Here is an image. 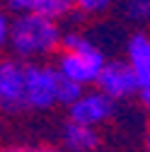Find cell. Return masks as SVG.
<instances>
[{"mask_svg":"<svg viewBox=\"0 0 150 152\" xmlns=\"http://www.w3.org/2000/svg\"><path fill=\"white\" fill-rule=\"evenodd\" d=\"M32 10L46 17H53V20H63L65 15L75 10V0H34Z\"/></svg>","mask_w":150,"mask_h":152,"instance_id":"cell-9","label":"cell"},{"mask_svg":"<svg viewBox=\"0 0 150 152\" xmlns=\"http://www.w3.org/2000/svg\"><path fill=\"white\" fill-rule=\"evenodd\" d=\"M61 140L68 152H95L99 147V133L95 126H85L68 118L61 130Z\"/></svg>","mask_w":150,"mask_h":152,"instance_id":"cell-7","label":"cell"},{"mask_svg":"<svg viewBox=\"0 0 150 152\" xmlns=\"http://www.w3.org/2000/svg\"><path fill=\"white\" fill-rule=\"evenodd\" d=\"M24 68L27 61L17 56H0V109L7 113H20L27 109Z\"/></svg>","mask_w":150,"mask_h":152,"instance_id":"cell-4","label":"cell"},{"mask_svg":"<svg viewBox=\"0 0 150 152\" xmlns=\"http://www.w3.org/2000/svg\"><path fill=\"white\" fill-rule=\"evenodd\" d=\"M61 41H63V29L53 17H46L34 10L12 17L7 48L17 58L22 61L49 58L51 53L61 51Z\"/></svg>","mask_w":150,"mask_h":152,"instance_id":"cell-1","label":"cell"},{"mask_svg":"<svg viewBox=\"0 0 150 152\" xmlns=\"http://www.w3.org/2000/svg\"><path fill=\"white\" fill-rule=\"evenodd\" d=\"M145 145H148V150H150V130H148V135H145Z\"/></svg>","mask_w":150,"mask_h":152,"instance_id":"cell-17","label":"cell"},{"mask_svg":"<svg viewBox=\"0 0 150 152\" xmlns=\"http://www.w3.org/2000/svg\"><path fill=\"white\" fill-rule=\"evenodd\" d=\"M138 102H140L143 109L150 113V92H138Z\"/></svg>","mask_w":150,"mask_h":152,"instance_id":"cell-16","label":"cell"},{"mask_svg":"<svg viewBox=\"0 0 150 152\" xmlns=\"http://www.w3.org/2000/svg\"><path fill=\"white\" fill-rule=\"evenodd\" d=\"M0 3H3V0H0Z\"/></svg>","mask_w":150,"mask_h":152,"instance_id":"cell-18","label":"cell"},{"mask_svg":"<svg viewBox=\"0 0 150 152\" xmlns=\"http://www.w3.org/2000/svg\"><path fill=\"white\" fill-rule=\"evenodd\" d=\"M58 85H61V72L56 65L27 61V68H24L27 109H32V111L53 109L58 104Z\"/></svg>","mask_w":150,"mask_h":152,"instance_id":"cell-3","label":"cell"},{"mask_svg":"<svg viewBox=\"0 0 150 152\" xmlns=\"http://www.w3.org/2000/svg\"><path fill=\"white\" fill-rule=\"evenodd\" d=\"M97 89L109 94L114 102L138 97V72L128 61H107L97 77Z\"/></svg>","mask_w":150,"mask_h":152,"instance_id":"cell-5","label":"cell"},{"mask_svg":"<svg viewBox=\"0 0 150 152\" xmlns=\"http://www.w3.org/2000/svg\"><path fill=\"white\" fill-rule=\"evenodd\" d=\"M111 113H114V99L102 89H85L82 97L68 106V118L85 126H99L111 118Z\"/></svg>","mask_w":150,"mask_h":152,"instance_id":"cell-6","label":"cell"},{"mask_svg":"<svg viewBox=\"0 0 150 152\" xmlns=\"http://www.w3.org/2000/svg\"><path fill=\"white\" fill-rule=\"evenodd\" d=\"M10 27H12L10 10L0 7V51H5V48H7V41H10Z\"/></svg>","mask_w":150,"mask_h":152,"instance_id":"cell-13","label":"cell"},{"mask_svg":"<svg viewBox=\"0 0 150 152\" xmlns=\"http://www.w3.org/2000/svg\"><path fill=\"white\" fill-rule=\"evenodd\" d=\"M82 94H85V85L75 82V80H68V77H63V75H61V85H58V104H63V106L68 109L70 104L78 102Z\"/></svg>","mask_w":150,"mask_h":152,"instance_id":"cell-11","label":"cell"},{"mask_svg":"<svg viewBox=\"0 0 150 152\" xmlns=\"http://www.w3.org/2000/svg\"><path fill=\"white\" fill-rule=\"evenodd\" d=\"M3 152H61V150L49 147V145H29V147L17 145V147H7V150H3Z\"/></svg>","mask_w":150,"mask_h":152,"instance_id":"cell-15","label":"cell"},{"mask_svg":"<svg viewBox=\"0 0 150 152\" xmlns=\"http://www.w3.org/2000/svg\"><path fill=\"white\" fill-rule=\"evenodd\" d=\"M124 15L126 20L136 24L150 22V0H124Z\"/></svg>","mask_w":150,"mask_h":152,"instance_id":"cell-10","label":"cell"},{"mask_svg":"<svg viewBox=\"0 0 150 152\" xmlns=\"http://www.w3.org/2000/svg\"><path fill=\"white\" fill-rule=\"evenodd\" d=\"M107 63L104 51L92 44L87 36L78 29L63 31V41H61V51L56 58V68L63 77L75 80L80 85H97V77Z\"/></svg>","mask_w":150,"mask_h":152,"instance_id":"cell-2","label":"cell"},{"mask_svg":"<svg viewBox=\"0 0 150 152\" xmlns=\"http://www.w3.org/2000/svg\"><path fill=\"white\" fill-rule=\"evenodd\" d=\"M126 61L138 75L150 72V36L145 31H133L126 41Z\"/></svg>","mask_w":150,"mask_h":152,"instance_id":"cell-8","label":"cell"},{"mask_svg":"<svg viewBox=\"0 0 150 152\" xmlns=\"http://www.w3.org/2000/svg\"><path fill=\"white\" fill-rule=\"evenodd\" d=\"M114 0H75V10H80L82 15H90V17H97V15H104Z\"/></svg>","mask_w":150,"mask_h":152,"instance_id":"cell-12","label":"cell"},{"mask_svg":"<svg viewBox=\"0 0 150 152\" xmlns=\"http://www.w3.org/2000/svg\"><path fill=\"white\" fill-rule=\"evenodd\" d=\"M3 5L15 12V15H20V12H29L32 5H34V0H3Z\"/></svg>","mask_w":150,"mask_h":152,"instance_id":"cell-14","label":"cell"}]
</instances>
